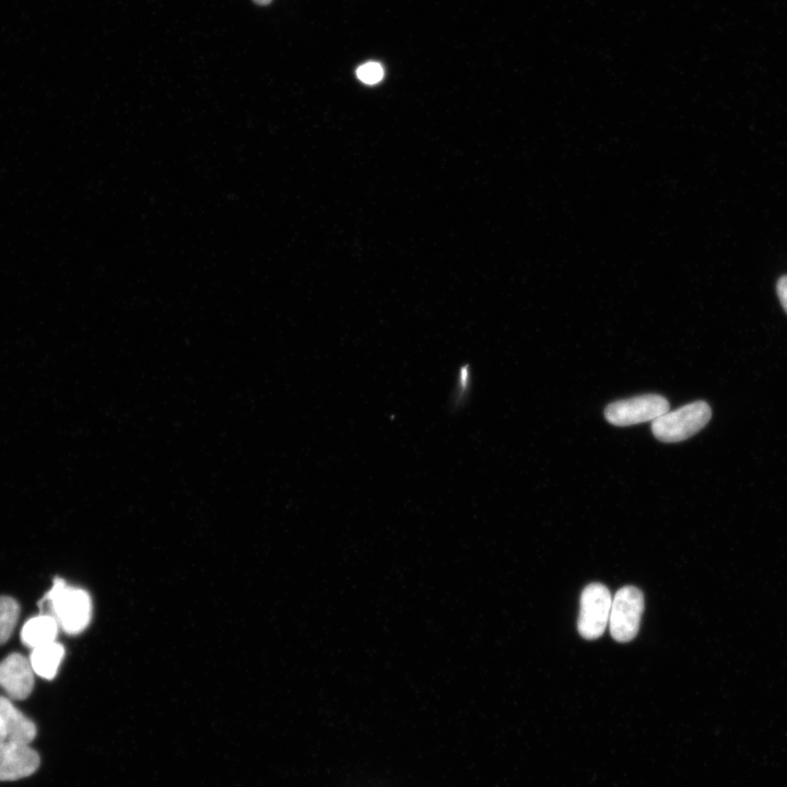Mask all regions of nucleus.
<instances>
[{"mask_svg": "<svg viewBox=\"0 0 787 787\" xmlns=\"http://www.w3.org/2000/svg\"><path fill=\"white\" fill-rule=\"evenodd\" d=\"M712 411L705 401H695L674 411H668L651 423L654 436L665 443L684 441L710 420Z\"/></svg>", "mask_w": 787, "mask_h": 787, "instance_id": "nucleus-2", "label": "nucleus"}, {"mask_svg": "<svg viewBox=\"0 0 787 787\" xmlns=\"http://www.w3.org/2000/svg\"><path fill=\"white\" fill-rule=\"evenodd\" d=\"M34 670L25 656L13 653L0 662V686L12 700H25L34 688Z\"/></svg>", "mask_w": 787, "mask_h": 787, "instance_id": "nucleus-6", "label": "nucleus"}, {"mask_svg": "<svg viewBox=\"0 0 787 787\" xmlns=\"http://www.w3.org/2000/svg\"><path fill=\"white\" fill-rule=\"evenodd\" d=\"M611 603V594L604 585L592 583L584 588L577 622L584 638L596 639L602 635L609 623Z\"/></svg>", "mask_w": 787, "mask_h": 787, "instance_id": "nucleus-4", "label": "nucleus"}, {"mask_svg": "<svg viewBox=\"0 0 787 787\" xmlns=\"http://www.w3.org/2000/svg\"><path fill=\"white\" fill-rule=\"evenodd\" d=\"M63 656V646L55 641L32 649L30 662L37 676L51 680L57 674Z\"/></svg>", "mask_w": 787, "mask_h": 787, "instance_id": "nucleus-10", "label": "nucleus"}, {"mask_svg": "<svg viewBox=\"0 0 787 787\" xmlns=\"http://www.w3.org/2000/svg\"><path fill=\"white\" fill-rule=\"evenodd\" d=\"M7 731L4 728V725L2 723V719L0 718V749L1 747L7 742Z\"/></svg>", "mask_w": 787, "mask_h": 787, "instance_id": "nucleus-14", "label": "nucleus"}, {"mask_svg": "<svg viewBox=\"0 0 787 787\" xmlns=\"http://www.w3.org/2000/svg\"><path fill=\"white\" fill-rule=\"evenodd\" d=\"M384 68L376 61H368L356 69L357 79L368 85L376 84L384 78Z\"/></svg>", "mask_w": 787, "mask_h": 787, "instance_id": "nucleus-12", "label": "nucleus"}, {"mask_svg": "<svg viewBox=\"0 0 787 787\" xmlns=\"http://www.w3.org/2000/svg\"><path fill=\"white\" fill-rule=\"evenodd\" d=\"M669 411L668 400L659 395H643L610 403L604 416L613 425L627 426L654 421Z\"/></svg>", "mask_w": 787, "mask_h": 787, "instance_id": "nucleus-5", "label": "nucleus"}, {"mask_svg": "<svg viewBox=\"0 0 787 787\" xmlns=\"http://www.w3.org/2000/svg\"><path fill=\"white\" fill-rule=\"evenodd\" d=\"M0 718L7 731V741L30 744L36 737V726L9 700L0 695Z\"/></svg>", "mask_w": 787, "mask_h": 787, "instance_id": "nucleus-8", "label": "nucleus"}, {"mask_svg": "<svg viewBox=\"0 0 787 787\" xmlns=\"http://www.w3.org/2000/svg\"><path fill=\"white\" fill-rule=\"evenodd\" d=\"M58 629L59 624L52 615L40 613L24 623L21 630L22 643L32 649L52 643Z\"/></svg>", "mask_w": 787, "mask_h": 787, "instance_id": "nucleus-9", "label": "nucleus"}, {"mask_svg": "<svg viewBox=\"0 0 787 787\" xmlns=\"http://www.w3.org/2000/svg\"><path fill=\"white\" fill-rule=\"evenodd\" d=\"M258 5H268L272 0H252Z\"/></svg>", "mask_w": 787, "mask_h": 787, "instance_id": "nucleus-15", "label": "nucleus"}, {"mask_svg": "<svg viewBox=\"0 0 787 787\" xmlns=\"http://www.w3.org/2000/svg\"><path fill=\"white\" fill-rule=\"evenodd\" d=\"M777 295L787 313V275L782 277L777 282Z\"/></svg>", "mask_w": 787, "mask_h": 787, "instance_id": "nucleus-13", "label": "nucleus"}, {"mask_svg": "<svg viewBox=\"0 0 787 787\" xmlns=\"http://www.w3.org/2000/svg\"><path fill=\"white\" fill-rule=\"evenodd\" d=\"M643 610L644 596L637 587L624 586L616 591L612 598L608 623L616 642L626 643L636 636Z\"/></svg>", "mask_w": 787, "mask_h": 787, "instance_id": "nucleus-3", "label": "nucleus"}, {"mask_svg": "<svg viewBox=\"0 0 787 787\" xmlns=\"http://www.w3.org/2000/svg\"><path fill=\"white\" fill-rule=\"evenodd\" d=\"M20 615L19 603L11 597H0V645L12 635Z\"/></svg>", "mask_w": 787, "mask_h": 787, "instance_id": "nucleus-11", "label": "nucleus"}, {"mask_svg": "<svg viewBox=\"0 0 787 787\" xmlns=\"http://www.w3.org/2000/svg\"><path fill=\"white\" fill-rule=\"evenodd\" d=\"M48 602L51 614L59 626L69 634H78L90 622L92 603L86 591L69 587L61 578L54 580L52 587L47 591L38 606Z\"/></svg>", "mask_w": 787, "mask_h": 787, "instance_id": "nucleus-1", "label": "nucleus"}, {"mask_svg": "<svg viewBox=\"0 0 787 787\" xmlns=\"http://www.w3.org/2000/svg\"><path fill=\"white\" fill-rule=\"evenodd\" d=\"M40 763L27 743L7 741L0 749V780L11 782L34 774Z\"/></svg>", "mask_w": 787, "mask_h": 787, "instance_id": "nucleus-7", "label": "nucleus"}]
</instances>
